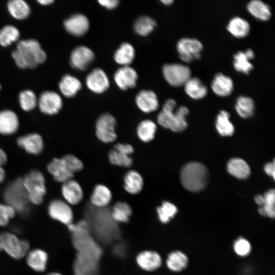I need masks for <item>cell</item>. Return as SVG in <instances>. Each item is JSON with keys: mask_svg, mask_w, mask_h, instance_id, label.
Wrapping results in <instances>:
<instances>
[{"mask_svg": "<svg viewBox=\"0 0 275 275\" xmlns=\"http://www.w3.org/2000/svg\"><path fill=\"white\" fill-rule=\"evenodd\" d=\"M84 222L68 226L72 232V242L78 251L74 263V275H95L98 269V262L101 251L89 236Z\"/></svg>", "mask_w": 275, "mask_h": 275, "instance_id": "6da1fadb", "label": "cell"}, {"mask_svg": "<svg viewBox=\"0 0 275 275\" xmlns=\"http://www.w3.org/2000/svg\"><path fill=\"white\" fill-rule=\"evenodd\" d=\"M12 56L17 66L22 69L35 68L44 63L47 57L40 43L35 39L18 42Z\"/></svg>", "mask_w": 275, "mask_h": 275, "instance_id": "7a4b0ae2", "label": "cell"}, {"mask_svg": "<svg viewBox=\"0 0 275 275\" xmlns=\"http://www.w3.org/2000/svg\"><path fill=\"white\" fill-rule=\"evenodd\" d=\"M176 102L173 99H168L164 103L162 110L157 116V122L161 126L174 132H180L187 126L186 116L188 108L181 106L175 111Z\"/></svg>", "mask_w": 275, "mask_h": 275, "instance_id": "3957f363", "label": "cell"}, {"mask_svg": "<svg viewBox=\"0 0 275 275\" xmlns=\"http://www.w3.org/2000/svg\"><path fill=\"white\" fill-rule=\"evenodd\" d=\"M180 179L183 186L186 189L194 192L199 191L206 186L208 171L202 163L189 162L182 169Z\"/></svg>", "mask_w": 275, "mask_h": 275, "instance_id": "277c9868", "label": "cell"}, {"mask_svg": "<svg viewBox=\"0 0 275 275\" xmlns=\"http://www.w3.org/2000/svg\"><path fill=\"white\" fill-rule=\"evenodd\" d=\"M4 198L6 204L12 207L16 212L24 214L28 212L30 202L22 178L15 179L7 186Z\"/></svg>", "mask_w": 275, "mask_h": 275, "instance_id": "5b68a950", "label": "cell"}, {"mask_svg": "<svg viewBox=\"0 0 275 275\" xmlns=\"http://www.w3.org/2000/svg\"><path fill=\"white\" fill-rule=\"evenodd\" d=\"M22 182L30 203L35 205L41 204L46 193L43 174L38 170H32L22 178Z\"/></svg>", "mask_w": 275, "mask_h": 275, "instance_id": "8992f818", "label": "cell"}, {"mask_svg": "<svg viewBox=\"0 0 275 275\" xmlns=\"http://www.w3.org/2000/svg\"><path fill=\"white\" fill-rule=\"evenodd\" d=\"M0 251L5 252L14 259H20L30 251V243L13 233L2 232L0 233Z\"/></svg>", "mask_w": 275, "mask_h": 275, "instance_id": "52a82bcc", "label": "cell"}, {"mask_svg": "<svg viewBox=\"0 0 275 275\" xmlns=\"http://www.w3.org/2000/svg\"><path fill=\"white\" fill-rule=\"evenodd\" d=\"M162 74L168 83L173 87L184 85L191 77L189 68L177 63L165 64L162 67Z\"/></svg>", "mask_w": 275, "mask_h": 275, "instance_id": "ba28073f", "label": "cell"}, {"mask_svg": "<svg viewBox=\"0 0 275 275\" xmlns=\"http://www.w3.org/2000/svg\"><path fill=\"white\" fill-rule=\"evenodd\" d=\"M116 124V120L111 114L105 113L100 115L95 124V132L97 138L105 143L115 141L117 139Z\"/></svg>", "mask_w": 275, "mask_h": 275, "instance_id": "9c48e42d", "label": "cell"}, {"mask_svg": "<svg viewBox=\"0 0 275 275\" xmlns=\"http://www.w3.org/2000/svg\"><path fill=\"white\" fill-rule=\"evenodd\" d=\"M203 49L202 43L196 39L185 38L180 39L177 44V50L181 60L190 62L200 57Z\"/></svg>", "mask_w": 275, "mask_h": 275, "instance_id": "30bf717a", "label": "cell"}, {"mask_svg": "<svg viewBox=\"0 0 275 275\" xmlns=\"http://www.w3.org/2000/svg\"><path fill=\"white\" fill-rule=\"evenodd\" d=\"M48 213L52 219L67 226L72 223L73 211L66 201L60 199L51 201L48 206Z\"/></svg>", "mask_w": 275, "mask_h": 275, "instance_id": "8fae6325", "label": "cell"}, {"mask_svg": "<svg viewBox=\"0 0 275 275\" xmlns=\"http://www.w3.org/2000/svg\"><path fill=\"white\" fill-rule=\"evenodd\" d=\"M134 151L133 147L129 144L118 143L108 153L110 162L115 166L129 167L132 164V159L129 155Z\"/></svg>", "mask_w": 275, "mask_h": 275, "instance_id": "7c38bea8", "label": "cell"}, {"mask_svg": "<svg viewBox=\"0 0 275 275\" xmlns=\"http://www.w3.org/2000/svg\"><path fill=\"white\" fill-rule=\"evenodd\" d=\"M38 105L42 113L52 115L57 114L60 111L63 102L60 95L56 92L48 91L41 94Z\"/></svg>", "mask_w": 275, "mask_h": 275, "instance_id": "4fadbf2b", "label": "cell"}, {"mask_svg": "<svg viewBox=\"0 0 275 275\" xmlns=\"http://www.w3.org/2000/svg\"><path fill=\"white\" fill-rule=\"evenodd\" d=\"M86 84L88 89L92 92L101 94L108 88L109 81L105 72L102 69L95 68L87 75Z\"/></svg>", "mask_w": 275, "mask_h": 275, "instance_id": "5bb4252c", "label": "cell"}, {"mask_svg": "<svg viewBox=\"0 0 275 275\" xmlns=\"http://www.w3.org/2000/svg\"><path fill=\"white\" fill-rule=\"evenodd\" d=\"M94 53L89 47L79 46L72 51L70 58L71 66L74 69L83 70L93 62Z\"/></svg>", "mask_w": 275, "mask_h": 275, "instance_id": "9a60e30c", "label": "cell"}, {"mask_svg": "<svg viewBox=\"0 0 275 275\" xmlns=\"http://www.w3.org/2000/svg\"><path fill=\"white\" fill-rule=\"evenodd\" d=\"M138 77L136 71L129 66H122L118 69L114 76L115 83L122 90L134 87Z\"/></svg>", "mask_w": 275, "mask_h": 275, "instance_id": "2e32d148", "label": "cell"}, {"mask_svg": "<svg viewBox=\"0 0 275 275\" xmlns=\"http://www.w3.org/2000/svg\"><path fill=\"white\" fill-rule=\"evenodd\" d=\"M64 25L69 33L74 36H80L88 31L90 23L85 15L75 14L65 20Z\"/></svg>", "mask_w": 275, "mask_h": 275, "instance_id": "e0dca14e", "label": "cell"}, {"mask_svg": "<svg viewBox=\"0 0 275 275\" xmlns=\"http://www.w3.org/2000/svg\"><path fill=\"white\" fill-rule=\"evenodd\" d=\"M18 145L28 153L38 155L43 150L44 143L40 135L36 133L28 134L19 137Z\"/></svg>", "mask_w": 275, "mask_h": 275, "instance_id": "ac0fdd59", "label": "cell"}, {"mask_svg": "<svg viewBox=\"0 0 275 275\" xmlns=\"http://www.w3.org/2000/svg\"><path fill=\"white\" fill-rule=\"evenodd\" d=\"M61 191L65 201L70 205L79 204L84 197L80 184L72 179L63 183Z\"/></svg>", "mask_w": 275, "mask_h": 275, "instance_id": "d6986e66", "label": "cell"}, {"mask_svg": "<svg viewBox=\"0 0 275 275\" xmlns=\"http://www.w3.org/2000/svg\"><path fill=\"white\" fill-rule=\"evenodd\" d=\"M161 261L159 254L151 250L142 251L136 257L139 266L147 271H153L158 269L161 265Z\"/></svg>", "mask_w": 275, "mask_h": 275, "instance_id": "ffe728a7", "label": "cell"}, {"mask_svg": "<svg viewBox=\"0 0 275 275\" xmlns=\"http://www.w3.org/2000/svg\"><path fill=\"white\" fill-rule=\"evenodd\" d=\"M135 103L141 111L146 113L156 111L159 106L157 97L151 90H143L139 92Z\"/></svg>", "mask_w": 275, "mask_h": 275, "instance_id": "44dd1931", "label": "cell"}, {"mask_svg": "<svg viewBox=\"0 0 275 275\" xmlns=\"http://www.w3.org/2000/svg\"><path fill=\"white\" fill-rule=\"evenodd\" d=\"M47 169L57 182L64 183L72 179L74 174L68 169L62 158H53L47 165Z\"/></svg>", "mask_w": 275, "mask_h": 275, "instance_id": "7402d4cb", "label": "cell"}, {"mask_svg": "<svg viewBox=\"0 0 275 275\" xmlns=\"http://www.w3.org/2000/svg\"><path fill=\"white\" fill-rule=\"evenodd\" d=\"M19 127V120L16 114L11 110L0 112V133L11 135L16 132Z\"/></svg>", "mask_w": 275, "mask_h": 275, "instance_id": "603a6c76", "label": "cell"}, {"mask_svg": "<svg viewBox=\"0 0 275 275\" xmlns=\"http://www.w3.org/2000/svg\"><path fill=\"white\" fill-rule=\"evenodd\" d=\"M28 265L37 272L44 271L46 268L48 255L46 252L40 249L30 250L26 255Z\"/></svg>", "mask_w": 275, "mask_h": 275, "instance_id": "cb8c5ba5", "label": "cell"}, {"mask_svg": "<svg viewBox=\"0 0 275 275\" xmlns=\"http://www.w3.org/2000/svg\"><path fill=\"white\" fill-rule=\"evenodd\" d=\"M233 88L234 85L232 79L222 73L216 74L211 83L212 90L219 96L229 95Z\"/></svg>", "mask_w": 275, "mask_h": 275, "instance_id": "d4e9b609", "label": "cell"}, {"mask_svg": "<svg viewBox=\"0 0 275 275\" xmlns=\"http://www.w3.org/2000/svg\"><path fill=\"white\" fill-rule=\"evenodd\" d=\"M112 198V194L110 189L103 184H98L94 188L90 201L96 207L103 208L109 204Z\"/></svg>", "mask_w": 275, "mask_h": 275, "instance_id": "484cf974", "label": "cell"}, {"mask_svg": "<svg viewBox=\"0 0 275 275\" xmlns=\"http://www.w3.org/2000/svg\"><path fill=\"white\" fill-rule=\"evenodd\" d=\"M143 179L141 174L136 171L130 170L124 177V188L128 193L135 195L143 189Z\"/></svg>", "mask_w": 275, "mask_h": 275, "instance_id": "4316f807", "label": "cell"}, {"mask_svg": "<svg viewBox=\"0 0 275 275\" xmlns=\"http://www.w3.org/2000/svg\"><path fill=\"white\" fill-rule=\"evenodd\" d=\"M59 87L62 94L66 97H72L81 89L80 81L70 74L64 75L59 82Z\"/></svg>", "mask_w": 275, "mask_h": 275, "instance_id": "83f0119b", "label": "cell"}, {"mask_svg": "<svg viewBox=\"0 0 275 275\" xmlns=\"http://www.w3.org/2000/svg\"><path fill=\"white\" fill-rule=\"evenodd\" d=\"M184 86L185 93L194 99H202L207 93L206 87L197 77H190Z\"/></svg>", "mask_w": 275, "mask_h": 275, "instance_id": "f1b7e54d", "label": "cell"}, {"mask_svg": "<svg viewBox=\"0 0 275 275\" xmlns=\"http://www.w3.org/2000/svg\"><path fill=\"white\" fill-rule=\"evenodd\" d=\"M134 56L135 51L133 46L128 42H124L115 52L114 58L116 63L122 66H129Z\"/></svg>", "mask_w": 275, "mask_h": 275, "instance_id": "f546056e", "label": "cell"}, {"mask_svg": "<svg viewBox=\"0 0 275 275\" xmlns=\"http://www.w3.org/2000/svg\"><path fill=\"white\" fill-rule=\"evenodd\" d=\"M227 29L234 37L240 38L245 37L249 34L250 26L246 20L235 17L230 20Z\"/></svg>", "mask_w": 275, "mask_h": 275, "instance_id": "4dcf8cb0", "label": "cell"}, {"mask_svg": "<svg viewBox=\"0 0 275 275\" xmlns=\"http://www.w3.org/2000/svg\"><path fill=\"white\" fill-rule=\"evenodd\" d=\"M228 172L238 179H245L250 174V169L247 163L242 159L234 158L227 164Z\"/></svg>", "mask_w": 275, "mask_h": 275, "instance_id": "1f68e13d", "label": "cell"}, {"mask_svg": "<svg viewBox=\"0 0 275 275\" xmlns=\"http://www.w3.org/2000/svg\"><path fill=\"white\" fill-rule=\"evenodd\" d=\"M249 13L258 19L265 21L271 16V11L268 5L259 0H253L247 5Z\"/></svg>", "mask_w": 275, "mask_h": 275, "instance_id": "d6a6232c", "label": "cell"}, {"mask_svg": "<svg viewBox=\"0 0 275 275\" xmlns=\"http://www.w3.org/2000/svg\"><path fill=\"white\" fill-rule=\"evenodd\" d=\"M9 12L16 19L22 20L27 18L31 12L30 6L23 0H11L7 4Z\"/></svg>", "mask_w": 275, "mask_h": 275, "instance_id": "836d02e7", "label": "cell"}, {"mask_svg": "<svg viewBox=\"0 0 275 275\" xmlns=\"http://www.w3.org/2000/svg\"><path fill=\"white\" fill-rule=\"evenodd\" d=\"M132 212V209L128 203L118 202L112 208L111 216L114 222L125 223L129 221Z\"/></svg>", "mask_w": 275, "mask_h": 275, "instance_id": "e575fe53", "label": "cell"}, {"mask_svg": "<svg viewBox=\"0 0 275 275\" xmlns=\"http://www.w3.org/2000/svg\"><path fill=\"white\" fill-rule=\"evenodd\" d=\"M156 129V125L153 121L145 120L138 125L136 129L137 135L142 142L148 143L154 138Z\"/></svg>", "mask_w": 275, "mask_h": 275, "instance_id": "d590c367", "label": "cell"}, {"mask_svg": "<svg viewBox=\"0 0 275 275\" xmlns=\"http://www.w3.org/2000/svg\"><path fill=\"white\" fill-rule=\"evenodd\" d=\"M188 259L186 256L180 251L171 253L167 260L168 267L174 271L182 270L186 267Z\"/></svg>", "mask_w": 275, "mask_h": 275, "instance_id": "8d00e7d4", "label": "cell"}, {"mask_svg": "<svg viewBox=\"0 0 275 275\" xmlns=\"http://www.w3.org/2000/svg\"><path fill=\"white\" fill-rule=\"evenodd\" d=\"M229 114L222 111L217 115L216 121V127L218 133L222 136H230L234 132L233 124L229 120Z\"/></svg>", "mask_w": 275, "mask_h": 275, "instance_id": "74e56055", "label": "cell"}, {"mask_svg": "<svg viewBox=\"0 0 275 275\" xmlns=\"http://www.w3.org/2000/svg\"><path fill=\"white\" fill-rule=\"evenodd\" d=\"M235 109L241 117L244 118L250 117L254 113V101L249 97L240 96L236 100Z\"/></svg>", "mask_w": 275, "mask_h": 275, "instance_id": "f35d334b", "label": "cell"}, {"mask_svg": "<svg viewBox=\"0 0 275 275\" xmlns=\"http://www.w3.org/2000/svg\"><path fill=\"white\" fill-rule=\"evenodd\" d=\"M264 202L259 208L260 214L273 218L275 215V191L273 189H270L263 195Z\"/></svg>", "mask_w": 275, "mask_h": 275, "instance_id": "ab89813d", "label": "cell"}, {"mask_svg": "<svg viewBox=\"0 0 275 275\" xmlns=\"http://www.w3.org/2000/svg\"><path fill=\"white\" fill-rule=\"evenodd\" d=\"M156 22L149 16H143L139 17L134 24V30L139 35L146 36L149 35L155 28Z\"/></svg>", "mask_w": 275, "mask_h": 275, "instance_id": "60d3db41", "label": "cell"}, {"mask_svg": "<svg viewBox=\"0 0 275 275\" xmlns=\"http://www.w3.org/2000/svg\"><path fill=\"white\" fill-rule=\"evenodd\" d=\"M20 33L14 26L7 25L0 30V45L7 47L18 40Z\"/></svg>", "mask_w": 275, "mask_h": 275, "instance_id": "b9f144b4", "label": "cell"}, {"mask_svg": "<svg viewBox=\"0 0 275 275\" xmlns=\"http://www.w3.org/2000/svg\"><path fill=\"white\" fill-rule=\"evenodd\" d=\"M250 60L244 52L238 51L234 56L233 66L235 69L238 72L248 74L253 68Z\"/></svg>", "mask_w": 275, "mask_h": 275, "instance_id": "7bdbcfd3", "label": "cell"}, {"mask_svg": "<svg viewBox=\"0 0 275 275\" xmlns=\"http://www.w3.org/2000/svg\"><path fill=\"white\" fill-rule=\"evenodd\" d=\"M177 212V207L172 203L164 201L157 207V213L159 221L163 224L168 223Z\"/></svg>", "mask_w": 275, "mask_h": 275, "instance_id": "ee69618b", "label": "cell"}, {"mask_svg": "<svg viewBox=\"0 0 275 275\" xmlns=\"http://www.w3.org/2000/svg\"><path fill=\"white\" fill-rule=\"evenodd\" d=\"M19 101L21 108L26 112L33 109L37 103L35 94L31 90H24L20 93Z\"/></svg>", "mask_w": 275, "mask_h": 275, "instance_id": "f6af8a7d", "label": "cell"}, {"mask_svg": "<svg viewBox=\"0 0 275 275\" xmlns=\"http://www.w3.org/2000/svg\"><path fill=\"white\" fill-rule=\"evenodd\" d=\"M62 159L68 170L73 174L80 171L84 168L82 162L72 154H66Z\"/></svg>", "mask_w": 275, "mask_h": 275, "instance_id": "bcb514c9", "label": "cell"}, {"mask_svg": "<svg viewBox=\"0 0 275 275\" xmlns=\"http://www.w3.org/2000/svg\"><path fill=\"white\" fill-rule=\"evenodd\" d=\"M15 213V210L9 205L0 204V226H7Z\"/></svg>", "mask_w": 275, "mask_h": 275, "instance_id": "7dc6e473", "label": "cell"}, {"mask_svg": "<svg viewBox=\"0 0 275 275\" xmlns=\"http://www.w3.org/2000/svg\"><path fill=\"white\" fill-rule=\"evenodd\" d=\"M234 249L236 253L240 256L248 255L251 250L250 242L243 238L236 240L234 244Z\"/></svg>", "mask_w": 275, "mask_h": 275, "instance_id": "c3c4849f", "label": "cell"}, {"mask_svg": "<svg viewBox=\"0 0 275 275\" xmlns=\"http://www.w3.org/2000/svg\"><path fill=\"white\" fill-rule=\"evenodd\" d=\"M98 2L101 6L107 9H113L117 7L119 2L118 0H100Z\"/></svg>", "mask_w": 275, "mask_h": 275, "instance_id": "681fc988", "label": "cell"}, {"mask_svg": "<svg viewBox=\"0 0 275 275\" xmlns=\"http://www.w3.org/2000/svg\"><path fill=\"white\" fill-rule=\"evenodd\" d=\"M264 171L267 174L272 176L274 179L275 175L274 161L266 163L264 166Z\"/></svg>", "mask_w": 275, "mask_h": 275, "instance_id": "f907efd6", "label": "cell"}, {"mask_svg": "<svg viewBox=\"0 0 275 275\" xmlns=\"http://www.w3.org/2000/svg\"><path fill=\"white\" fill-rule=\"evenodd\" d=\"M7 161V156L5 151L0 148V166L2 167Z\"/></svg>", "mask_w": 275, "mask_h": 275, "instance_id": "816d5d0a", "label": "cell"}, {"mask_svg": "<svg viewBox=\"0 0 275 275\" xmlns=\"http://www.w3.org/2000/svg\"><path fill=\"white\" fill-rule=\"evenodd\" d=\"M255 202L257 203V204L262 206L264 202V197L263 196L259 195L255 197Z\"/></svg>", "mask_w": 275, "mask_h": 275, "instance_id": "f5cc1de1", "label": "cell"}, {"mask_svg": "<svg viewBox=\"0 0 275 275\" xmlns=\"http://www.w3.org/2000/svg\"><path fill=\"white\" fill-rule=\"evenodd\" d=\"M6 173L2 167L0 166V184L2 183L5 179Z\"/></svg>", "mask_w": 275, "mask_h": 275, "instance_id": "db71d44e", "label": "cell"}, {"mask_svg": "<svg viewBox=\"0 0 275 275\" xmlns=\"http://www.w3.org/2000/svg\"><path fill=\"white\" fill-rule=\"evenodd\" d=\"M37 2L40 5H44V6H46V5L51 4L52 3L54 2L53 0H38Z\"/></svg>", "mask_w": 275, "mask_h": 275, "instance_id": "11a10c76", "label": "cell"}, {"mask_svg": "<svg viewBox=\"0 0 275 275\" xmlns=\"http://www.w3.org/2000/svg\"><path fill=\"white\" fill-rule=\"evenodd\" d=\"M161 2L164 5H171L173 1L172 0H162L161 1Z\"/></svg>", "mask_w": 275, "mask_h": 275, "instance_id": "9f6ffc18", "label": "cell"}, {"mask_svg": "<svg viewBox=\"0 0 275 275\" xmlns=\"http://www.w3.org/2000/svg\"><path fill=\"white\" fill-rule=\"evenodd\" d=\"M46 275H63V274L59 272H50Z\"/></svg>", "mask_w": 275, "mask_h": 275, "instance_id": "6f0895ef", "label": "cell"}, {"mask_svg": "<svg viewBox=\"0 0 275 275\" xmlns=\"http://www.w3.org/2000/svg\"><path fill=\"white\" fill-rule=\"evenodd\" d=\"M0 89H1V85H0Z\"/></svg>", "mask_w": 275, "mask_h": 275, "instance_id": "680465c9", "label": "cell"}]
</instances>
